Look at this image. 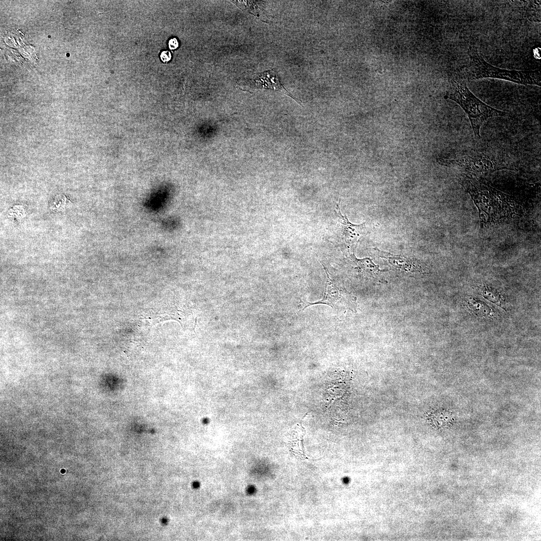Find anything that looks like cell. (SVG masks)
Wrapping results in <instances>:
<instances>
[{"mask_svg":"<svg viewBox=\"0 0 541 541\" xmlns=\"http://www.w3.org/2000/svg\"><path fill=\"white\" fill-rule=\"evenodd\" d=\"M347 258L353 267L360 273L373 277L383 271L380 269L379 266L375 264L370 258H357L353 252L349 253Z\"/></svg>","mask_w":541,"mask_h":541,"instance_id":"9","label":"cell"},{"mask_svg":"<svg viewBox=\"0 0 541 541\" xmlns=\"http://www.w3.org/2000/svg\"><path fill=\"white\" fill-rule=\"evenodd\" d=\"M336 212L338 215L339 222L342 227V234L345 242L349 245L357 243L364 234L365 222L354 224L350 222L346 215L341 212L340 207L337 205Z\"/></svg>","mask_w":541,"mask_h":541,"instance_id":"6","label":"cell"},{"mask_svg":"<svg viewBox=\"0 0 541 541\" xmlns=\"http://www.w3.org/2000/svg\"><path fill=\"white\" fill-rule=\"evenodd\" d=\"M446 97L456 102L465 111L476 140L480 139V128L488 119L507 114L481 101L471 92L464 81L458 79L451 80Z\"/></svg>","mask_w":541,"mask_h":541,"instance_id":"2","label":"cell"},{"mask_svg":"<svg viewBox=\"0 0 541 541\" xmlns=\"http://www.w3.org/2000/svg\"><path fill=\"white\" fill-rule=\"evenodd\" d=\"M170 193L168 187L164 184L153 191L145 200V207L151 211H158L168 203Z\"/></svg>","mask_w":541,"mask_h":541,"instance_id":"8","label":"cell"},{"mask_svg":"<svg viewBox=\"0 0 541 541\" xmlns=\"http://www.w3.org/2000/svg\"><path fill=\"white\" fill-rule=\"evenodd\" d=\"M160 58L164 63L169 62L171 59L170 52L168 51H164L162 52L160 55Z\"/></svg>","mask_w":541,"mask_h":541,"instance_id":"11","label":"cell"},{"mask_svg":"<svg viewBox=\"0 0 541 541\" xmlns=\"http://www.w3.org/2000/svg\"><path fill=\"white\" fill-rule=\"evenodd\" d=\"M179 224V220L174 217L167 219L163 223L164 227L169 230L175 229L178 227Z\"/></svg>","mask_w":541,"mask_h":541,"instance_id":"10","label":"cell"},{"mask_svg":"<svg viewBox=\"0 0 541 541\" xmlns=\"http://www.w3.org/2000/svg\"><path fill=\"white\" fill-rule=\"evenodd\" d=\"M437 161L442 165L454 167L474 173L490 172L507 168L506 166L498 160L481 155L467 156L451 160L438 159Z\"/></svg>","mask_w":541,"mask_h":541,"instance_id":"4","label":"cell"},{"mask_svg":"<svg viewBox=\"0 0 541 541\" xmlns=\"http://www.w3.org/2000/svg\"><path fill=\"white\" fill-rule=\"evenodd\" d=\"M179 46V43L177 39L175 38H171L168 42L169 48L171 50H174L176 49Z\"/></svg>","mask_w":541,"mask_h":541,"instance_id":"12","label":"cell"},{"mask_svg":"<svg viewBox=\"0 0 541 541\" xmlns=\"http://www.w3.org/2000/svg\"><path fill=\"white\" fill-rule=\"evenodd\" d=\"M469 62L462 67L458 79L470 82L482 78L502 79L524 85L540 86V73L538 70H508L493 66L486 62L472 48H469Z\"/></svg>","mask_w":541,"mask_h":541,"instance_id":"1","label":"cell"},{"mask_svg":"<svg viewBox=\"0 0 541 541\" xmlns=\"http://www.w3.org/2000/svg\"><path fill=\"white\" fill-rule=\"evenodd\" d=\"M379 257L384 258L397 270L410 274H422V267L414 259L405 256L396 255L374 248Z\"/></svg>","mask_w":541,"mask_h":541,"instance_id":"5","label":"cell"},{"mask_svg":"<svg viewBox=\"0 0 541 541\" xmlns=\"http://www.w3.org/2000/svg\"><path fill=\"white\" fill-rule=\"evenodd\" d=\"M248 82L252 86L256 88H263L282 91L295 99V98L282 85L277 73L274 70L255 74Z\"/></svg>","mask_w":541,"mask_h":541,"instance_id":"7","label":"cell"},{"mask_svg":"<svg viewBox=\"0 0 541 541\" xmlns=\"http://www.w3.org/2000/svg\"><path fill=\"white\" fill-rule=\"evenodd\" d=\"M326 273L325 291L323 298L314 303L306 302L303 310L310 306L317 304L327 305L334 309L350 310L356 311L357 299L352 294L338 282L332 279L327 268L322 264Z\"/></svg>","mask_w":541,"mask_h":541,"instance_id":"3","label":"cell"}]
</instances>
